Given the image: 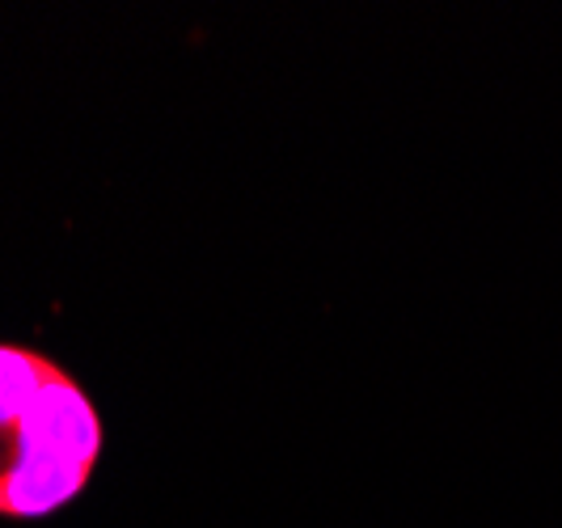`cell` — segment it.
<instances>
[{"label": "cell", "instance_id": "cell-1", "mask_svg": "<svg viewBox=\"0 0 562 528\" xmlns=\"http://www.w3.org/2000/svg\"><path fill=\"white\" fill-rule=\"evenodd\" d=\"M102 440V415L68 368L0 342V520L68 507L98 470Z\"/></svg>", "mask_w": 562, "mask_h": 528}]
</instances>
